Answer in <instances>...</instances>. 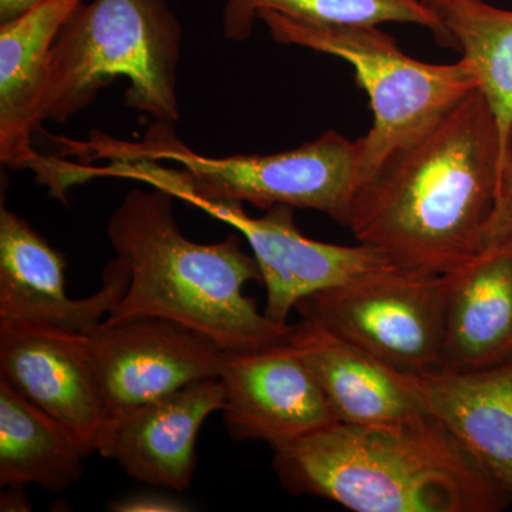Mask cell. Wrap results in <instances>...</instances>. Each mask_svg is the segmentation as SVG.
Listing matches in <instances>:
<instances>
[{"label":"cell","instance_id":"6da1fadb","mask_svg":"<svg viewBox=\"0 0 512 512\" xmlns=\"http://www.w3.org/2000/svg\"><path fill=\"white\" fill-rule=\"evenodd\" d=\"M501 171L497 124L476 90L360 185L346 227L407 271L450 274L485 248Z\"/></svg>","mask_w":512,"mask_h":512},{"label":"cell","instance_id":"7a4b0ae2","mask_svg":"<svg viewBox=\"0 0 512 512\" xmlns=\"http://www.w3.org/2000/svg\"><path fill=\"white\" fill-rule=\"evenodd\" d=\"M289 493L356 512H500L512 491L431 414L380 424L336 423L274 448Z\"/></svg>","mask_w":512,"mask_h":512},{"label":"cell","instance_id":"3957f363","mask_svg":"<svg viewBox=\"0 0 512 512\" xmlns=\"http://www.w3.org/2000/svg\"><path fill=\"white\" fill-rule=\"evenodd\" d=\"M174 200L161 188H134L110 215L107 237L130 282L104 322L167 319L227 352L288 339L293 325L269 319L245 295V286L262 284V275L238 235L217 244L191 241L175 221Z\"/></svg>","mask_w":512,"mask_h":512},{"label":"cell","instance_id":"277c9868","mask_svg":"<svg viewBox=\"0 0 512 512\" xmlns=\"http://www.w3.org/2000/svg\"><path fill=\"white\" fill-rule=\"evenodd\" d=\"M174 124L156 121L138 141L119 140L93 131L87 140L62 137V156L87 163L90 181L127 178L170 191L198 205L235 202L271 210L286 205L312 210L348 225L360 187L356 140L329 130L292 150L275 154L210 157L175 136Z\"/></svg>","mask_w":512,"mask_h":512},{"label":"cell","instance_id":"5b68a950","mask_svg":"<svg viewBox=\"0 0 512 512\" xmlns=\"http://www.w3.org/2000/svg\"><path fill=\"white\" fill-rule=\"evenodd\" d=\"M181 42L180 20L165 0L82 3L50 50L39 127L66 123L117 77L127 80V107L161 123H178Z\"/></svg>","mask_w":512,"mask_h":512},{"label":"cell","instance_id":"8992f818","mask_svg":"<svg viewBox=\"0 0 512 512\" xmlns=\"http://www.w3.org/2000/svg\"><path fill=\"white\" fill-rule=\"evenodd\" d=\"M258 20L275 42L338 57L355 70L373 113L372 127L356 140L360 185L478 90L476 74L464 57L448 64L421 62L407 56L379 26L308 25L268 10Z\"/></svg>","mask_w":512,"mask_h":512},{"label":"cell","instance_id":"52a82bcc","mask_svg":"<svg viewBox=\"0 0 512 512\" xmlns=\"http://www.w3.org/2000/svg\"><path fill=\"white\" fill-rule=\"evenodd\" d=\"M446 276L399 271L313 293L296 306L386 365L423 375L441 369Z\"/></svg>","mask_w":512,"mask_h":512},{"label":"cell","instance_id":"ba28073f","mask_svg":"<svg viewBox=\"0 0 512 512\" xmlns=\"http://www.w3.org/2000/svg\"><path fill=\"white\" fill-rule=\"evenodd\" d=\"M86 346L107 423L192 383L218 379L228 359L217 343L160 318L103 322L87 333Z\"/></svg>","mask_w":512,"mask_h":512},{"label":"cell","instance_id":"9c48e42d","mask_svg":"<svg viewBox=\"0 0 512 512\" xmlns=\"http://www.w3.org/2000/svg\"><path fill=\"white\" fill-rule=\"evenodd\" d=\"M202 211L244 235L266 288L265 315L288 323L289 313L313 293L407 271L373 245H336L299 231L293 208L278 205L255 218L235 202H205Z\"/></svg>","mask_w":512,"mask_h":512},{"label":"cell","instance_id":"30bf717a","mask_svg":"<svg viewBox=\"0 0 512 512\" xmlns=\"http://www.w3.org/2000/svg\"><path fill=\"white\" fill-rule=\"evenodd\" d=\"M220 379L222 413L232 440L261 441L274 450L339 423L289 338L228 352Z\"/></svg>","mask_w":512,"mask_h":512},{"label":"cell","instance_id":"8fae6325","mask_svg":"<svg viewBox=\"0 0 512 512\" xmlns=\"http://www.w3.org/2000/svg\"><path fill=\"white\" fill-rule=\"evenodd\" d=\"M0 379L97 453L107 421L84 333L0 323Z\"/></svg>","mask_w":512,"mask_h":512},{"label":"cell","instance_id":"7c38bea8","mask_svg":"<svg viewBox=\"0 0 512 512\" xmlns=\"http://www.w3.org/2000/svg\"><path fill=\"white\" fill-rule=\"evenodd\" d=\"M66 258L16 212L0 210V323H39L77 333L99 328L127 291L130 275L114 259L93 295H67Z\"/></svg>","mask_w":512,"mask_h":512},{"label":"cell","instance_id":"4fadbf2b","mask_svg":"<svg viewBox=\"0 0 512 512\" xmlns=\"http://www.w3.org/2000/svg\"><path fill=\"white\" fill-rule=\"evenodd\" d=\"M224 399L220 377L192 383L109 421L97 453L140 483L188 490L197 466L198 434L208 416L222 412Z\"/></svg>","mask_w":512,"mask_h":512},{"label":"cell","instance_id":"5bb4252c","mask_svg":"<svg viewBox=\"0 0 512 512\" xmlns=\"http://www.w3.org/2000/svg\"><path fill=\"white\" fill-rule=\"evenodd\" d=\"M289 342L318 380L343 424H380L430 414L413 376L386 365L313 320L293 325Z\"/></svg>","mask_w":512,"mask_h":512},{"label":"cell","instance_id":"9a60e30c","mask_svg":"<svg viewBox=\"0 0 512 512\" xmlns=\"http://www.w3.org/2000/svg\"><path fill=\"white\" fill-rule=\"evenodd\" d=\"M446 276L441 369L471 372L512 359V244L488 245Z\"/></svg>","mask_w":512,"mask_h":512},{"label":"cell","instance_id":"2e32d148","mask_svg":"<svg viewBox=\"0 0 512 512\" xmlns=\"http://www.w3.org/2000/svg\"><path fill=\"white\" fill-rule=\"evenodd\" d=\"M83 0H43L0 23V161L35 171L42 154L32 147L39 131L49 56L64 23Z\"/></svg>","mask_w":512,"mask_h":512},{"label":"cell","instance_id":"e0dca14e","mask_svg":"<svg viewBox=\"0 0 512 512\" xmlns=\"http://www.w3.org/2000/svg\"><path fill=\"white\" fill-rule=\"evenodd\" d=\"M412 376L427 412L512 491V359L471 372Z\"/></svg>","mask_w":512,"mask_h":512},{"label":"cell","instance_id":"ac0fdd59","mask_svg":"<svg viewBox=\"0 0 512 512\" xmlns=\"http://www.w3.org/2000/svg\"><path fill=\"white\" fill-rule=\"evenodd\" d=\"M89 457L62 424L0 379V484L39 485L62 493L84 474Z\"/></svg>","mask_w":512,"mask_h":512},{"label":"cell","instance_id":"d6986e66","mask_svg":"<svg viewBox=\"0 0 512 512\" xmlns=\"http://www.w3.org/2000/svg\"><path fill=\"white\" fill-rule=\"evenodd\" d=\"M443 19L493 113L503 177L512 151V10L495 8L485 0H457Z\"/></svg>","mask_w":512,"mask_h":512},{"label":"cell","instance_id":"ffe728a7","mask_svg":"<svg viewBox=\"0 0 512 512\" xmlns=\"http://www.w3.org/2000/svg\"><path fill=\"white\" fill-rule=\"evenodd\" d=\"M266 10L315 26L409 23L430 30L441 46L456 49L443 16L420 0H225L224 36L234 42L247 40L259 13Z\"/></svg>","mask_w":512,"mask_h":512},{"label":"cell","instance_id":"44dd1931","mask_svg":"<svg viewBox=\"0 0 512 512\" xmlns=\"http://www.w3.org/2000/svg\"><path fill=\"white\" fill-rule=\"evenodd\" d=\"M512 235V151L508 158L503 177H501L500 188H498L497 202L493 217L488 224L487 235H485V247L488 245L500 244Z\"/></svg>","mask_w":512,"mask_h":512},{"label":"cell","instance_id":"7402d4cb","mask_svg":"<svg viewBox=\"0 0 512 512\" xmlns=\"http://www.w3.org/2000/svg\"><path fill=\"white\" fill-rule=\"evenodd\" d=\"M110 511L116 512H180L188 507L177 498L161 494H137L121 498L109 504Z\"/></svg>","mask_w":512,"mask_h":512},{"label":"cell","instance_id":"603a6c76","mask_svg":"<svg viewBox=\"0 0 512 512\" xmlns=\"http://www.w3.org/2000/svg\"><path fill=\"white\" fill-rule=\"evenodd\" d=\"M2 511H28L30 503L25 495V488L6 487V493L2 494Z\"/></svg>","mask_w":512,"mask_h":512},{"label":"cell","instance_id":"cb8c5ba5","mask_svg":"<svg viewBox=\"0 0 512 512\" xmlns=\"http://www.w3.org/2000/svg\"><path fill=\"white\" fill-rule=\"evenodd\" d=\"M43 0H0V23L18 18L23 12L39 5Z\"/></svg>","mask_w":512,"mask_h":512},{"label":"cell","instance_id":"d4e9b609","mask_svg":"<svg viewBox=\"0 0 512 512\" xmlns=\"http://www.w3.org/2000/svg\"><path fill=\"white\" fill-rule=\"evenodd\" d=\"M420 2L426 5L427 8L439 13L440 16H443V13L446 12L453 3H456L457 0H420Z\"/></svg>","mask_w":512,"mask_h":512},{"label":"cell","instance_id":"484cf974","mask_svg":"<svg viewBox=\"0 0 512 512\" xmlns=\"http://www.w3.org/2000/svg\"><path fill=\"white\" fill-rule=\"evenodd\" d=\"M508 239H510V241H511V244H512V235H511V237H510V238H508Z\"/></svg>","mask_w":512,"mask_h":512}]
</instances>
